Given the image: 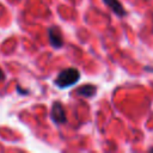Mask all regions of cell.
<instances>
[{
	"mask_svg": "<svg viewBox=\"0 0 153 153\" xmlns=\"http://www.w3.org/2000/svg\"><path fill=\"white\" fill-rule=\"evenodd\" d=\"M96 91L97 88L94 85H84L76 90V94L82 96V97H92L96 93Z\"/></svg>",
	"mask_w": 153,
	"mask_h": 153,
	"instance_id": "5",
	"label": "cell"
},
{
	"mask_svg": "<svg viewBox=\"0 0 153 153\" xmlns=\"http://www.w3.org/2000/svg\"><path fill=\"white\" fill-rule=\"evenodd\" d=\"M48 37H49V42L54 48H61L63 45V39H62V35L59 27L56 26H51L48 30Z\"/></svg>",
	"mask_w": 153,
	"mask_h": 153,
	"instance_id": "3",
	"label": "cell"
},
{
	"mask_svg": "<svg viewBox=\"0 0 153 153\" xmlns=\"http://www.w3.org/2000/svg\"><path fill=\"white\" fill-rule=\"evenodd\" d=\"M51 118L55 123L57 124H61V123H65L67 121L66 118V112H65V109L62 106L61 103H57L55 102L53 104V109H51Z\"/></svg>",
	"mask_w": 153,
	"mask_h": 153,
	"instance_id": "2",
	"label": "cell"
},
{
	"mask_svg": "<svg viewBox=\"0 0 153 153\" xmlns=\"http://www.w3.org/2000/svg\"><path fill=\"white\" fill-rule=\"evenodd\" d=\"M79 76H80V73H79L78 69L67 68V69H63L59 73L57 78L55 80V84L60 88H66V87H69V86L74 85L79 80Z\"/></svg>",
	"mask_w": 153,
	"mask_h": 153,
	"instance_id": "1",
	"label": "cell"
},
{
	"mask_svg": "<svg viewBox=\"0 0 153 153\" xmlns=\"http://www.w3.org/2000/svg\"><path fill=\"white\" fill-rule=\"evenodd\" d=\"M4 79V72L0 69V80H2Z\"/></svg>",
	"mask_w": 153,
	"mask_h": 153,
	"instance_id": "6",
	"label": "cell"
},
{
	"mask_svg": "<svg viewBox=\"0 0 153 153\" xmlns=\"http://www.w3.org/2000/svg\"><path fill=\"white\" fill-rule=\"evenodd\" d=\"M103 1H104V4H105L116 16H118V17H124V16L127 14V12H126L123 5H122L118 0H103Z\"/></svg>",
	"mask_w": 153,
	"mask_h": 153,
	"instance_id": "4",
	"label": "cell"
}]
</instances>
